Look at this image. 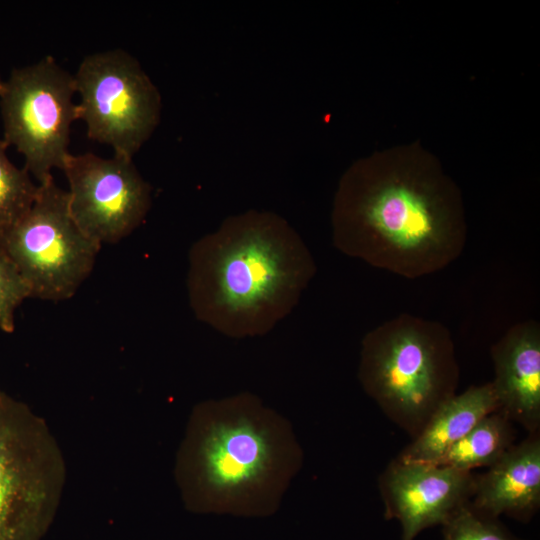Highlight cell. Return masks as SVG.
<instances>
[{
    "instance_id": "cell-1",
    "label": "cell",
    "mask_w": 540,
    "mask_h": 540,
    "mask_svg": "<svg viewBox=\"0 0 540 540\" xmlns=\"http://www.w3.org/2000/svg\"><path fill=\"white\" fill-rule=\"evenodd\" d=\"M331 223L341 253L408 279L444 269L466 243L457 189L424 167L354 165L339 183Z\"/></svg>"
},
{
    "instance_id": "cell-2",
    "label": "cell",
    "mask_w": 540,
    "mask_h": 540,
    "mask_svg": "<svg viewBox=\"0 0 540 540\" xmlns=\"http://www.w3.org/2000/svg\"><path fill=\"white\" fill-rule=\"evenodd\" d=\"M317 267L280 215L248 210L190 247L187 295L195 318L235 339L263 336L297 306Z\"/></svg>"
},
{
    "instance_id": "cell-3",
    "label": "cell",
    "mask_w": 540,
    "mask_h": 540,
    "mask_svg": "<svg viewBox=\"0 0 540 540\" xmlns=\"http://www.w3.org/2000/svg\"><path fill=\"white\" fill-rule=\"evenodd\" d=\"M291 424L250 392L197 404L175 461L185 507L198 514H273L303 465Z\"/></svg>"
},
{
    "instance_id": "cell-4",
    "label": "cell",
    "mask_w": 540,
    "mask_h": 540,
    "mask_svg": "<svg viewBox=\"0 0 540 540\" xmlns=\"http://www.w3.org/2000/svg\"><path fill=\"white\" fill-rule=\"evenodd\" d=\"M358 379L382 412L413 439L456 394L459 366L449 329L408 313L385 321L362 339Z\"/></svg>"
},
{
    "instance_id": "cell-5",
    "label": "cell",
    "mask_w": 540,
    "mask_h": 540,
    "mask_svg": "<svg viewBox=\"0 0 540 540\" xmlns=\"http://www.w3.org/2000/svg\"><path fill=\"white\" fill-rule=\"evenodd\" d=\"M67 477L46 421L0 388V540H41Z\"/></svg>"
},
{
    "instance_id": "cell-6",
    "label": "cell",
    "mask_w": 540,
    "mask_h": 540,
    "mask_svg": "<svg viewBox=\"0 0 540 540\" xmlns=\"http://www.w3.org/2000/svg\"><path fill=\"white\" fill-rule=\"evenodd\" d=\"M38 185L30 210L0 236V252L14 264L31 297L64 301L92 272L101 245L78 227L68 192L53 177Z\"/></svg>"
},
{
    "instance_id": "cell-7",
    "label": "cell",
    "mask_w": 540,
    "mask_h": 540,
    "mask_svg": "<svg viewBox=\"0 0 540 540\" xmlns=\"http://www.w3.org/2000/svg\"><path fill=\"white\" fill-rule=\"evenodd\" d=\"M74 77L47 56L15 68L3 81L0 107L4 138L25 158L24 168L38 184L63 169L69 156L70 127L78 119Z\"/></svg>"
},
{
    "instance_id": "cell-8",
    "label": "cell",
    "mask_w": 540,
    "mask_h": 540,
    "mask_svg": "<svg viewBox=\"0 0 540 540\" xmlns=\"http://www.w3.org/2000/svg\"><path fill=\"white\" fill-rule=\"evenodd\" d=\"M74 77L78 119L91 140L132 158L160 120L161 97L140 63L121 49L86 56Z\"/></svg>"
},
{
    "instance_id": "cell-9",
    "label": "cell",
    "mask_w": 540,
    "mask_h": 540,
    "mask_svg": "<svg viewBox=\"0 0 540 540\" xmlns=\"http://www.w3.org/2000/svg\"><path fill=\"white\" fill-rule=\"evenodd\" d=\"M62 170L69 183L70 213L98 244L119 242L145 220L151 207V186L132 158L69 154Z\"/></svg>"
},
{
    "instance_id": "cell-10",
    "label": "cell",
    "mask_w": 540,
    "mask_h": 540,
    "mask_svg": "<svg viewBox=\"0 0 540 540\" xmlns=\"http://www.w3.org/2000/svg\"><path fill=\"white\" fill-rule=\"evenodd\" d=\"M476 474L425 462L393 459L378 479L387 520L396 519L401 540L445 524L474 494Z\"/></svg>"
},
{
    "instance_id": "cell-11",
    "label": "cell",
    "mask_w": 540,
    "mask_h": 540,
    "mask_svg": "<svg viewBox=\"0 0 540 540\" xmlns=\"http://www.w3.org/2000/svg\"><path fill=\"white\" fill-rule=\"evenodd\" d=\"M498 412L529 433L540 427V325L511 326L491 347Z\"/></svg>"
},
{
    "instance_id": "cell-12",
    "label": "cell",
    "mask_w": 540,
    "mask_h": 540,
    "mask_svg": "<svg viewBox=\"0 0 540 540\" xmlns=\"http://www.w3.org/2000/svg\"><path fill=\"white\" fill-rule=\"evenodd\" d=\"M478 513L497 519L507 515L529 521L540 507L539 432L513 444L482 474L476 475L469 502Z\"/></svg>"
},
{
    "instance_id": "cell-13",
    "label": "cell",
    "mask_w": 540,
    "mask_h": 540,
    "mask_svg": "<svg viewBox=\"0 0 540 540\" xmlns=\"http://www.w3.org/2000/svg\"><path fill=\"white\" fill-rule=\"evenodd\" d=\"M498 408L492 382L470 386L447 400L397 458L403 461L433 463L481 419L498 411Z\"/></svg>"
},
{
    "instance_id": "cell-14",
    "label": "cell",
    "mask_w": 540,
    "mask_h": 540,
    "mask_svg": "<svg viewBox=\"0 0 540 540\" xmlns=\"http://www.w3.org/2000/svg\"><path fill=\"white\" fill-rule=\"evenodd\" d=\"M515 437L513 422L496 411L481 419L431 464L468 472L488 468L515 444Z\"/></svg>"
},
{
    "instance_id": "cell-15",
    "label": "cell",
    "mask_w": 540,
    "mask_h": 540,
    "mask_svg": "<svg viewBox=\"0 0 540 540\" xmlns=\"http://www.w3.org/2000/svg\"><path fill=\"white\" fill-rule=\"evenodd\" d=\"M8 145L0 139V236L17 224L32 207L39 190L25 168L7 157Z\"/></svg>"
},
{
    "instance_id": "cell-16",
    "label": "cell",
    "mask_w": 540,
    "mask_h": 540,
    "mask_svg": "<svg viewBox=\"0 0 540 540\" xmlns=\"http://www.w3.org/2000/svg\"><path fill=\"white\" fill-rule=\"evenodd\" d=\"M442 528L444 540H522L509 533L497 519L476 512L469 503Z\"/></svg>"
},
{
    "instance_id": "cell-17",
    "label": "cell",
    "mask_w": 540,
    "mask_h": 540,
    "mask_svg": "<svg viewBox=\"0 0 540 540\" xmlns=\"http://www.w3.org/2000/svg\"><path fill=\"white\" fill-rule=\"evenodd\" d=\"M28 297L30 289L14 264L0 252V329L11 333L15 327V311Z\"/></svg>"
},
{
    "instance_id": "cell-18",
    "label": "cell",
    "mask_w": 540,
    "mask_h": 540,
    "mask_svg": "<svg viewBox=\"0 0 540 540\" xmlns=\"http://www.w3.org/2000/svg\"><path fill=\"white\" fill-rule=\"evenodd\" d=\"M2 85H3V81H2L1 78H0V90H1V88H2Z\"/></svg>"
}]
</instances>
